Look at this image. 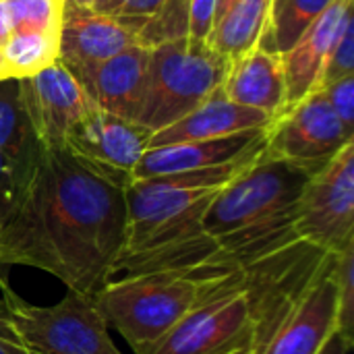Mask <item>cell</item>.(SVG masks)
Listing matches in <instances>:
<instances>
[{"label": "cell", "instance_id": "cell-27", "mask_svg": "<svg viewBox=\"0 0 354 354\" xmlns=\"http://www.w3.org/2000/svg\"><path fill=\"white\" fill-rule=\"evenodd\" d=\"M29 170L21 168L10 158L0 153V230L19 201L23 185L29 176Z\"/></svg>", "mask_w": 354, "mask_h": 354}, {"label": "cell", "instance_id": "cell-23", "mask_svg": "<svg viewBox=\"0 0 354 354\" xmlns=\"http://www.w3.org/2000/svg\"><path fill=\"white\" fill-rule=\"evenodd\" d=\"M332 0H272L270 15L257 46L286 54Z\"/></svg>", "mask_w": 354, "mask_h": 354}, {"label": "cell", "instance_id": "cell-20", "mask_svg": "<svg viewBox=\"0 0 354 354\" xmlns=\"http://www.w3.org/2000/svg\"><path fill=\"white\" fill-rule=\"evenodd\" d=\"M272 0H236L214 25L207 44L228 60L255 48L268 23Z\"/></svg>", "mask_w": 354, "mask_h": 354}, {"label": "cell", "instance_id": "cell-11", "mask_svg": "<svg viewBox=\"0 0 354 354\" xmlns=\"http://www.w3.org/2000/svg\"><path fill=\"white\" fill-rule=\"evenodd\" d=\"M151 135L137 120L93 108L71 129L64 147L97 176L127 191Z\"/></svg>", "mask_w": 354, "mask_h": 354}, {"label": "cell", "instance_id": "cell-34", "mask_svg": "<svg viewBox=\"0 0 354 354\" xmlns=\"http://www.w3.org/2000/svg\"><path fill=\"white\" fill-rule=\"evenodd\" d=\"M234 2H236V0H218V10H216V21H218V19H220V17H222V15H224V12H226V10L230 8V6H232Z\"/></svg>", "mask_w": 354, "mask_h": 354}, {"label": "cell", "instance_id": "cell-18", "mask_svg": "<svg viewBox=\"0 0 354 354\" xmlns=\"http://www.w3.org/2000/svg\"><path fill=\"white\" fill-rule=\"evenodd\" d=\"M220 89L228 100L261 110L274 120L286 106L282 54L270 52L261 46L251 48L249 52L230 60Z\"/></svg>", "mask_w": 354, "mask_h": 354}, {"label": "cell", "instance_id": "cell-29", "mask_svg": "<svg viewBox=\"0 0 354 354\" xmlns=\"http://www.w3.org/2000/svg\"><path fill=\"white\" fill-rule=\"evenodd\" d=\"M330 108L340 118V122L354 133V75L340 77L322 87Z\"/></svg>", "mask_w": 354, "mask_h": 354}, {"label": "cell", "instance_id": "cell-13", "mask_svg": "<svg viewBox=\"0 0 354 354\" xmlns=\"http://www.w3.org/2000/svg\"><path fill=\"white\" fill-rule=\"evenodd\" d=\"M137 44V33L112 19L95 12L91 6L62 2L58 27V62L73 75L93 68L124 48Z\"/></svg>", "mask_w": 354, "mask_h": 354}, {"label": "cell", "instance_id": "cell-7", "mask_svg": "<svg viewBox=\"0 0 354 354\" xmlns=\"http://www.w3.org/2000/svg\"><path fill=\"white\" fill-rule=\"evenodd\" d=\"M334 255L299 239L243 268L253 319V354H263L274 334L301 303Z\"/></svg>", "mask_w": 354, "mask_h": 354}, {"label": "cell", "instance_id": "cell-14", "mask_svg": "<svg viewBox=\"0 0 354 354\" xmlns=\"http://www.w3.org/2000/svg\"><path fill=\"white\" fill-rule=\"evenodd\" d=\"M351 19H353V0H332L330 6L297 39V44L286 54H282L284 81H286L284 110L299 104L311 91L322 87L330 52Z\"/></svg>", "mask_w": 354, "mask_h": 354}, {"label": "cell", "instance_id": "cell-28", "mask_svg": "<svg viewBox=\"0 0 354 354\" xmlns=\"http://www.w3.org/2000/svg\"><path fill=\"white\" fill-rule=\"evenodd\" d=\"M346 75H354V23L353 19L344 25L338 41L334 44L332 52H330V58H328V64H326V71H324V81H322V87L340 79V77H346Z\"/></svg>", "mask_w": 354, "mask_h": 354}, {"label": "cell", "instance_id": "cell-8", "mask_svg": "<svg viewBox=\"0 0 354 354\" xmlns=\"http://www.w3.org/2000/svg\"><path fill=\"white\" fill-rule=\"evenodd\" d=\"M243 268L143 354H253Z\"/></svg>", "mask_w": 354, "mask_h": 354}, {"label": "cell", "instance_id": "cell-30", "mask_svg": "<svg viewBox=\"0 0 354 354\" xmlns=\"http://www.w3.org/2000/svg\"><path fill=\"white\" fill-rule=\"evenodd\" d=\"M218 0H189L187 35L195 41H207L216 25Z\"/></svg>", "mask_w": 354, "mask_h": 354}, {"label": "cell", "instance_id": "cell-3", "mask_svg": "<svg viewBox=\"0 0 354 354\" xmlns=\"http://www.w3.org/2000/svg\"><path fill=\"white\" fill-rule=\"evenodd\" d=\"M313 170L261 153L212 199L203 232L218 259L245 268L299 241V197Z\"/></svg>", "mask_w": 354, "mask_h": 354}, {"label": "cell", "instance_id": "cell-19", "mask_svg": "<svg viewBox=\"0 0 354 354\" xmlns=\"http://www.w3.org/2000/svg\"><path fill=\"white\" fill-rule=\"evenodd\" d=\"M270 116L261 110L241 106L228 100L222 89H216L205 102H201L195 110H191L180 120L156 131L149 139V147L199 141V139H216L228 137L251 129H268Z\"/></svg>", "mask_w": 354, "mask_h": 354}, {"label": "cell", "instance_id": "cell-2", "mask_svg": "<svg viewBox=\"0 0 354 354\" xmlns=\"http://www.w3.org/2000/svg\"><path fill=\"white\" fill-rule=\"evenodd\" d=\"M257 158L133 180L124 191L127 234L114 274H149L220 261L216 245L203 232V216L220 189Z\"/></svg>", "mask_w": 354, "mask_h": 354}, {"label": "cell", "instance_id": "cell-5", "mask_svg": "<svg viewBox=\"0 0 354 354\" xmlns=\"http://www.w3.org/2000/svg\"><path fill=\"white\" fill-rule=\"evenodd\" d=\"M228 66L226 56L189 35L149 48L147 85L137 122L156 133L180 120L220 89Z\"/></svg>", "mask_w": 354, "mask_h": 354}, {"label": "cell", "instance_id": "cell-35", "mask_svg": "<svg viewBox=\"0 0 354 354\" xmlns=\"http://www.w3.org/2000/svg\"><path fill=\"white\" fill-rule=\"evenodd\" d=\"M68 2H75V4H83V6H91L95 0H68Z\"/></svg>", "mask_w": 354, "mask_h": 354}, {"label": "cell", "instance_id": "cell-17", "mask_svg": "<svg viewBox=\"0 0 354 354\" xmlns=\"http://www.w3.org/2000/svg\"><path fill=\"white\" fill-rule=\"evenodd\" d=\"M332 268L334 259L274 334L263 354H319L324 344L338 332Z\"/></svg>", "mask_w": 354, "mask_h": 354}, {"label": "cell", "instance_id": "cell-12", "mask_svg": "<svg viewBox=\"0 0 354 354\" xmlns=\"http://www.w3.org/2000/svg\"><path fill=\"white\" fill-rule=\"evenodd\" d=\"M19 91L31 131L41 147H64L71 129L95 108L62 62L19 79Z\"/></svg>", "mask_w": 354, "mask_h": 354}, {"label": "cell", "instance_id": "cell-25", "mask_svg": "<svg viewBox=\"0 0 354 354\" xmlns=\"http://www.w3.org/2000/svg\"><path fill=\"white\" fill-rule=\"evenodd\" d=\"M15 31L58 33L64 0H6Z\"/></svg>", "mask_w": 354, "mask_h": 354}, {"label": "cell", "instance_id": "cell-4", "mask_svg": "<svg viewBox=\"0 0 354 354\" xmlns=\"http://www.w3.org/2000/svg\"><path fill=\"white\" fill-rule=\"evenodd\" d=\"M239 270L212 261L185 270L131 274L108 280L91 297L106 326L118 332L133 353L143 354Z\"/></svg>", "mask_w": 354, "mask_h": 354}, {"label": "cell", "instance_id": "cell-26", "mask_svg": "<svg viewBox=\"0 0 354 354\" xmlns=\"http://www.w3.org/2000/svg\"><path fill=\"white\" fill-rule=\"evenodd\" d=\"M168 0H95L91 8L104 17H112L124 25H129L135 33L160 12V8Z\"/></svg>", "mask_w": 354, "mask_h": 354}, {"label": "cell", "instance_id": "cell-21", "mask_svg": "<svg viewBox=\"0 0 354 354\" xmlns=\"http://www.w3.org/2000/svg\"><path fill=\"white\" fill-rule=\"evenodd\" d=\"M39 147L21 102L19 79H0V153L29 170Z\"/></svg>", "mask_w": 354, "mask_h": 354}, {"label": "cell", "instance_id": "cell-9", "mask_svg": "<svg viewBox=\"0 0 354 354\" xmlns=\"http://www.w3.org/2000/svg\"><path fill=\"white\" fill-rule=\"evenodd\" d=\"M297 234L332 255L354 245V139L309 176L299 197Z\"/></svg>", "mask_w": 354, "mask_h": 354}, {"label": "cell", "instance_id": "cell-32", "mask_svg": "<svg viewBox=\"0 0 354 354\" xmlns=\"http://www.w3.org/2000/svg\"><path fill=\"white\" fill-rule=\"evenodd\" d=\"M15 31L12 25V17H10V8L6 0H0V46L10 37V33Z\"/></svg>", "mask_w": 354, "mask_h": 354}, {"label": "cell", "instance_id": "cell-1", "mask_svg": "<svg viewBox=\"0 0 354 354\" xmlns=\"http://www.w3.org/2000/svg\"><path fill=\"white\" fill-rule=\"evenodd\" d=\"M124 234V189L66 147H39L0 230V263L35 268L66 290L95 295L114 276Z\"/></svg>", "mask_w": 354, "mask_h": 354}, {"label": "cell", "instance_id": "cell-6", "mask_svg": "<svg viewBox=\"0 0 354 354\" xmlns=\"http://www.w3.org/2000/svg\"><path fill=\"white\" fill-rule=\"evenodd\" d=\"M0 317L33 354H122L91 295L68 290L56 305L37 307L0 276Z\"/></svg>", "mask_w": 354, "mask_h": 354}, {"label": "cell", "instance_id": "cell-15", "mask_svg": "<svg viewBox=\"0 0 354 354\" xmlns=\"http://www.w3.org/2000/svg\"><path fill=\"white\" fill-rule=\"evenodd\" d=\"M266 129H251L228 137L185 141L172 145L151 147L143 153L133 170V178H149L162 174H174L185 170H199L212 166H224L241 160H251L263 153Z\"/></svg>", "mask_w": 354, "mask_h": 354}, {"label": "cell", "instance_id": "cell-22", "mask_svg": "<svg viewBox=\"0 0 354 354\" xmlns=\"http://www.w3.org/2000/svg\"><path fill=\"white\" fill-rule=\"evenodd\" d=\"M58 62V33L12 31L0 46V79H25Z\"/></svg>", "mask_w": 354, "mask_h": 354}, {"label": "cell", "instance_id": "cell-10", "mask_svg": "<svg viewBox=\"0 0 354 354\" xmlns=\"http://www.w3.org/2000/svg\"><path fill=\"white\" fill-rule=\"evenodd\" d=\"M353 139L319 87L268 124L263 153L317 172Z\"/></svg>", "mask_w": 354, "mask_h": 354}, {"label": "cell", "instance_id": "cell-16", "mask_svg": "<svg viewBox=\"0 0 354 354\" xmlns=\"http://www.w3.org/2000/svg\"><path fill=\"white\" fill-rule=\"evenodd\" d=\"M149 48L133 44L89 71L77 73L91 104L104 112L137 120L147 85Z\"/></svg>", "mask_w": 354, "mask_h": 354}, {"label": "cell", "instance_id": "cell-33", "mask_svg": "<svg viewBox=\"0 0 354 354\" xmlns=\"http://www.w3.org/2000/svg\"><path fill=\"white\" fill-rule=\"evenodd\" d=\"M353 351V344L346 342L338 332L324 344V348L319 351V354H351Z\"/></svg>", "mask_w": 354, "mask_h": 354}, {"label": "cell", "instance_id": "cell-31", "mask_svg": "<svg viewBox=\"0 0 354 354\" xmlns=\"http://www.w3.org/2000/svg\"><path fill=\"white\" fill-rule=\"evenodd\" d=\"M0 354H33L0 317Z\"/></svg>", "mask_w": 354, "mask_h": 354}, {"label": "cell", "instance_id": "cell-24", "mask_svg": "<svg viewBox=\"0 0 354 354\" xmlns=\"http://www.w3.org/2000/svg\"><path fill=\"white\" fill-rule=\"evenodd\" d=\"M336 284V311H338V334L354 342V245L334 257L332 268Z\"/></svg>", "mask_w": 354, "mask_h": 354}]
</instances>
